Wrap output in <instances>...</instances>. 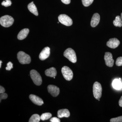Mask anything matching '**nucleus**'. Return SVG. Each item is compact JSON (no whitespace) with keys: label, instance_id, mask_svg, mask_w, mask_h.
Returning <instances> with one entry per match:
<instances>
[{"label":"nucleus","instance_id":"nucleus-1","mask_svg":"<svg viewBox=\"0 0 122 122\" xmlns=\"http://www.w3.org/2000/svg\"><path fill=\"white\" fill-rule=\"evenodd\" d=\"M17 58L19 62L21 64H29L31 61L30 56L22 51L18 53Z\"/></svg>","mask_w":122,"mask_h":122},{"label":"nucleus","instance_id":"nucleus-2","mask_svg":"<svg viewBox=\"0 0 122 122\" xmlns=\"http://www.w3.org/2000/svg\"><path fill=\"white\" fill-rule=\"evenodd\" d=\"M63 55L72 63H75L77 61L76 53L71 48H68L64 52Z\"/></svg>","mask_w":122,"mask_h":122},{"label":"nucleus","instance_id":"nucleus-3","mask_svg":"<svg viewBox=\"0 0 122 122\" xmlns=\"http://www.w3.org/2000/svg\"><path fill=\"white\" fill-rule=\"evenodd\" d=\"M14 22L13 18L9 15H5L0 18V24L2 26L6 28L11 26Z\"/></svg>","mask_w":122,"mask_h":122},{"label":"nucleus","instance_id":"nucleus-4","mask_svg":"<svg viewBox=\"0 0 122 122\" xmlns=\"http://www.w3.org/2000/svg\"><path fill=\"white\" fill-rule=\"evenodd\" d=\"M30 75L31 78L34 84L37 86H40L42 82V80L41 75L35 70L30 71Z\"/></svg>","mask_w":122,"mask_h":122},{"label":"nucleus","instance_id":"nucleus-5","mask_svg":"<svg viewBox=\"0 0 122 122\" xmlns=\"http://www.w3.org/2000/svg\"><path fill=\"white\" fill-rule=\"evenodd\" d=\"M102 87L101 84L98 82H95L93 86V93L94 97L96 99H100L102 95Z\"/></svg>","mask_w":122,"mask_h":122},{"label":"nucleus","instance_id":"nucleus-6","mask_svg":"<svg viewBox=\"0 0 122 122\" xmlns=\"http://www.w3.org/2000/svg\"><path fill=\"white\" fill-rule=\"evenodd\" d=\"M61 72L63 77L66 81H71L73 78V72L68 66H63L61 69Z\"/></svg>","mask_w":122,"mask_h":122},{"label":"nucleus","instance_id":"nucleus-7","mask_svg":"<svg viewBox=\"0 0 122 122\" xmlns=\"http://www.w3.org/2000/svg\"><path fill=\"white\" fill-rule=\"evenodd\" d=\"M58 19L61 24L66 26H71L73 24L72 19L66 14H61L59 15Z\"/></svg>","mask_w":122,"mask_h":122},{"label":"nucleus","instance_id":"nucleus-8","mask_svg":"<svg viewBox=\"0 0 122 122\" xmlns=\"http://www.w3.org/2000/svg\"><path fill=\"white\" fill-rule=\"evenodd\" d=\"M105 63L107 66L112 67L114 65V61L113 59V56L111 53L109 52H107L105 54L104 56Z\"/></svg>","mask_w":122,"mask_h":122},{"label":"nucleus","instance_id":"nucleus-9","mask_svg":"<svg viewBox=\"0 0 122 122\" xmlns=\"http://www.w3.org/2000/svg\"><path fill=\"white\" fill-rule=\"evenodd\" d=\"M48 92L53 96L56 97L58 96L60 93L59 87L53 85H50L48 86Z\"/></svg>","mask_w":122,"mask_h":122},{"label":"nucleus","instance_id":"nucleus-10","mask_svg":"<svg viewBox=\"0 0 122 122\" xmlns=\"http://www.w3.org/2000/svg\"><path fill=\"white\" fill-rule=\"evenodd\" d=\"M50 54V49L49 47L44 48L39 55V59L41 61H44L49 56Z\"/></svg>","mask_w":122,"mask_h":122},{"label":"nucleus","instance_id":"nucleus-11","mask_svg":"<svg viewBox=\"0 0 122 122\" xmlns=\"http://www.w3.org/2000/svg\"><path fill=\"white\" fill-rule=\"evenodd\" d=\"M120 43V41L117 38H112L109 39L107 42V45L109 48L115 49L119 46Z\"/></svg>","mask_w":122,"mask_h":122},{"label":"nucleus","instance_id":"nucleus-12","mask_svg":"<svg viewBox=\"0 0 122 122\" xmlns=\"http://www.w3.org/2000/svg\"><path fill=\"white\" fill-rule=\"evenodd\" d=\"M29 98L30 100L35 105L40 106L44 104V102L42 99L34 95H30L29 96Z\"/></svg>","mask_w":122,"mask_h":122},{"label":"nucleus","instance_id":"nucleus-13","mask_svg":"<svg viewBox=\"0 0 122 122\" xmlns=\"http://www.w3.org/2000/svg\"><path fill=\"white\" fill-rule=\"evenodd\" d=\"M100 15L98 13L94 14L92 18L91 25L92 27H95L97 26L100 21Z\"/></svg>","mask_w":122,"mask_h":122},{"label":"nucleus","instance_id":"nucleus-14","mask_svg":"<svg viewBox=\"0 0 122 122\" xmlns=\"http://www.w3.org/2000/svg\"><path fill=\"white\" fill-rule=\"evenodd\" d=\"M70 116V112L67 109H61L58 111L57 116L59 118L69 117Z\"/></svg>","mask_w":122,"mask_h":122},{"label":"nucleus","instance_id":"nucleus-15","mask_svg":"<svg viewBox=\"0 0 122 122\" xmlns=\"http://www.w3.org/2000/svg\"><path fill=\"white\" fill-rule=\"evenodd\" d=\"M29 30L28 29H24L22 30L18 33L17 36L18 39L22 40L25 39L28 34Z\"/></svg>","mask_w":122,"mask_h":122},{"label":"nucleus","instance_id":"nucleus-16","mask_svg":"<svg viewBox=\"0 0 122 122\" xmlns=\"http://www.w3.org/2000/svg\"><path fill=\"white\" fill-rule=\"evenodd\" d=\"M45 73L46 76L54 77L56 76L57 71L55 68L52 67L46 70L45 71Z\"/></svg>","mask_w":122,"mask_h":122},{"label":"nucleus","instance_id":"nucleus-17","mask_svg":"<svg viewBox=\"0 0 122 122\" xmlns=\"http://www.w3.org/2000/svg\"><path fill=\"white\" fill-rule=\"evenodd\" d=\"M28 8L29 11H30V12L36 16H37L38 15L37 9L35 4H34L33 1L29 4L28 5Z\"/></svg>","mask_w":122,"mask_h":122},{"label":"nucleus","instance_id":"nucleus-18","mask_svg":"<svg viewBox=\"0 0 122 122\" xmlns=\"http://www.w3.org/2000/svg\"><path fill=\"white\" fill-rule=\"evenodd\" d=\"M113 24L115 26H118L119 27L122 26V20L121 17L119 16H117L115 18V20H114Z\"/></svg>","mask_w":122,"mask_h":122},{"label":"nucleus","instance_id":"nucleus-19","mask_svg":"<svg viewBox=\"0 0 122 122\" xmlns=\"http://www.w3.org/2000/svg\"><path fill=\"white\" fill-rule=\"evenodd\" d=\"M113 86L117 90L120 89L122 87V83L120 80L115 79L113 82Z\"/></svg>","mask_w":122,"mask_h":122},{"label":"nucleus","instance_id":"nucleus-20","mask_svg":"<svg viewBox=\"0 0 122 122\" xmlns=\"http://www.w3.org/2000/svg\"><path fill=\"white\" fill-rule=\"evenodd\" d=\"M41 119V116L37 114H34L32 115L30 119L29 122H39Z\"/></svg>","mask_w":122,"mask_h":122},{"label":"nucleus","instance_id":"nucleus-21","mask_svg":"<svg viewBox=\"0 0 122 122\" xmlns=\"http://www.w3.org/2000/svg\"><path fill=\"white\" fill-rule=\"evenodd\" d=\"M52 114L50 113H46L42 114L41 115V119L42 121L47 120L52 117Z\"/></svg>","mask_w":122,"mask_h":122},{"label":"nucleus","instance_id":"nucleus-22","mask_svg":"<svg viewBox=\"0 0 122 122\" xmlns=\"http://www.w3.org/2000/svg\"><path fill=\"white\" fill-rule=\"evenodd\" d=\"M94 0H82V4L85 7H88L92 4Z\"/></svg>","mask_w":122,"mask_h":122},{"label":"nucleus","instance_id":"nucleus-23","mask_svg":"<svg viewBox=\"0 0 122 122\" xmlns=\"http://www.w3.org/2000/svg\"><path fill=\"white\" fill-rule=\"evenodd\" d=\"M12 2L10 0H5L2 1L1 5L5 7H8L11 5Z\"/></svg>","mask_w":122,"mask_h":122},{"label":"nucleus","instance_id":"nucleus-24","mask_svg":"<svg viewBox=\"0 0 122 122\" xmlns=\"http://www.w3.org/2000/svg\"><path fill=\"white\" fill-rule=\"evenodd\" d=\"M110 122H122V116L112 118L110 120Z\"/></svg>","mask_w":122,"mask_h":122},{"label":"nucleus","instance_id":"nucleus-25","mask_svg":"<svg viewBox=\"0 0 122 122\" xmlns=\"http://www.w3.org/2000/svg\"><path fill=\"white\" fill-rule=\"evenodd\" d=\"M116 65L117 66H122V57H118L116 61Z\"/></svg>","mask_w":122,"mask_h":122},{"label":"nucleus","instance_id":"nucleus-26","mask_svg":"<svg viewBox=\"0 0 122 122\" xmlns=\"http://www.w3.org/2000/svg\"><path fill=\"white\" fill-rule=\"evenodd\" d=\"M13 68V64L11 62H9L7 64V66L5 68L7 70L10 71Z\"/></svg>","mask_w":122,"mask_h":122},{"label":"nucleus","instance_id":"nucleus-27","mask_svg":"<svg viewBox=\"0 0 122 122\" xmlns=\"http://www.w3.org/2000/svg\"><path fill=\"white\" fill-rule=\"evenodd\" d=\"M8 97V95L5 93L1 94L0 95V102H1L2 99H7Z\"/></svg>","mask_w":122,"mask_h":122},{"label":"nucleus","instance_id":"nucleus-28","mask_svg":"<svg viewBox=\"0 0 122 122\" xmlns=\"http://www.w3.org/2000/svg\"><path fill=\"white\" fill-rule=\"evenodd\" d=\"M50 122H61V120L59 118L56 117H54L51 118L50 120Z\"/></svg>","mask_w":122,"mask_h":122},{"label":"nucleus","instance_id":"nucleus-29","mask_svg":"<svg viewBox=\"0 0 122 122\" xmlns=\"http://www.w3.org/2000/svg\"><path fill=\"white\" fill-rule=\"evenodd\" d=\"M61 1L64 4L66 5L69 4L71 2V0H61Z\"/></svg>","mask_w":122,"mask_h":122},{"label":"nucleus","instance_id":"nucleus-30","mask_svg":"<svg viewBox=\"0 0 122 122\" xmlns=\"http://www.w3.org/2000/svg\"><path fill=\"white\" fill-rule=\"evenodd\" d=\"M5 90L4 88L2 87L1 86H0V93L2 94L4 93Z\"/></svg>","mask_w":122,"mask_h":122},{"label":"nucleus","instance_id":"nucleus-31","mask_svg":"<svg viewBox=\"0 0 122 122\" xmlns=\"http://www.w3.org/2000/svg\"><path fill=\"white\" fill-rule=\"evenodd\" d=\"M119 104L120 107H122V96H121L120 100L119 101Z\"/></svg>","mask_w":122,"mask_h":122},{"label":"nucleus","instance_id":"nucleus-32","mask_svg":"<svg viewBox=\"0 0 122 122\" xmlns=\"http://www.w3.org/2000/svg\"><path fill=\"white\" fill-rule=\"evenodd\" d=\"M2 63V61H0V68H1V63Z\"/></svg>","mask_w":122,"mask_h":122},{"label":"nucleus","instance_id":"nucleus-33","mask_svg":"<svg viewBox=\"0 0 122 122\" xmlns=\"http://www.w3.org/2000/svg\"><path fill=\"white\" fill-rule=\"evenodd\" d=\"M121 18H122V13H121Z\"/></svg>","mask_w":122,"mask_h":122},{"label":"nucleus","instance_id":"nucleus-34","mask_svg":"<svg viewBox=\"0 0 122 122\" xmlns=\"http://www.w3.org/2000/svg\"><path fill=\"white\" fill-rule=\"evenodd\" d=\"M98 100L99 101H100V99H98Z\"/></svg>","mask_w":122,"mask_h":122},{"label":"nucleus","instance_id":"nucleus-35","mask_svg":"<svg viewBox=\"0 0 122 122\" xmlns=\"http://www.w3.org/2000/svg\"><path fill=\"white\" fill-rule=\"evenodd\" d=\"M119 80H120V79H120V78H119Z\"/></svg>","mask_w":122,"mask_h":122}]
</instances>
